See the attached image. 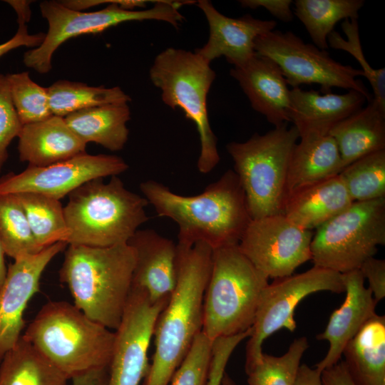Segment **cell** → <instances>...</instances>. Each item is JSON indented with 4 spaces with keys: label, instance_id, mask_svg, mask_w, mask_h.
<instances>
[{
    "label": "cell",
    "instance_id": "5bb4252c",
    "mask_svg": "<svg viewBox=\"0 0 385 385\" xmlns=\"http://www.w3.org/2000/svg\"><path fill=\"white\" fill-rule=\"evenodd\" d=\"M168 299L152 302L146 292L131 286L121 321L115 332L107 385H139L145 378L155 326Z\"/></svg>",
    "mask_w": 385,
    "mask_h": 385
},
{
    "label": "cell",
    "instance_id": "d6a6232c",
    "mask_svg": "<svg viewBox=\"0 0 385 385\" xmlns=\"http://www.w3.org/2000/svg\"><path fill=\"white\" fill-rule=\"evenodd\" d=\"M0 241L5 254L14 260L43 250L38 245L14 194L0 195Z\"/></svg>",
    "mask_w": 385,
    "mask_h": 385
},
{
    "label": "cell",
    "instance_id": "603a6c76",
    "mask_svg": "<svg viewBox=\"0 0 385 385\" xmlns=\"http://www.w3.org/2000/svg\"><path fill=\"white\" fill-rule=\"evenodd\" d=\"M351 200L339 175L303 187L287 196L282 214L312 230L347 209Z\"/></svg>",
    "mask_w": 385,
    "mask_h": 385
},
{
    "label": "cell",
    "instance_id": "1f68e13d",
    "mask_svg": "<svg viewBox=\"0 0 385 385\" xmlns=\"http://www.w3.org/2000/svg\"><path fill=\"white\" fill-rule=\"evenodd\" d=\"M339 175L353 202L385 197V150L357 159Z\"/></svg>",
    "mask_w": 385,
    "mask_h": 385
},
{
    "label": "cell",
    "instance_id": "d6986e66",
    "mask_svg": "<svg viewBox=\"0 0 385 385\" xmlns=\"http://www.w3.org/2000/svg\"><path fill=\"white\" fill-rule=\"evenodd\" d=\"M345 287L344 302L331 314L318 340H327L329 350L324 359L315 365L321 372L337 363L348 342L355 337L363 325L376 313L377 302L371 290L364 286V278L359 270L342 274Z\"/></svg>",
    "mask_w": 385,
    "mask_h": 385
},
{
    "label": "cell",
    "instance_id": "ba28073f",
    "mask_svg": "<svg viewBox=\"0 0 385 385\" xmlns=\"http://www.w3.org/2000/svg\"><path fill=\"white\" fill-rule=\"evenodd\" d=\"M287 125L226 145L252 220L282 213L289 159L299 138L297 128Z\"/></svg>",
    "mask_w": 385,
    "mask_h": 385
},
{
    "label": "cell",
    "instance_id": "7a4b0ae2",
    "mask_svg": "<svg viewBox=\"0 0 385 385\" xmlns=\"http://www.w3.org/2000/svg\"><path fill=\"white\" fill-rule=\"evenodd\" d=\"M212 249L202 242L177 244V280L154 329L155 351L143 385H169L202 332Z\"/></svg>",
    "mask_w": 385,
    "mask_h": 385
},
{
    "label": "cell",
    "instance_id": "8d00e7d4",
    "mask_svg": "<svg viewBox=\"0 0 385 385\" xmlns=\"http://www.w3.org/2000/svg\"><path fill=\"white\" fill-rule=\"evenodd\" d=\"M212 356V342L201 332L169 385H206Z\"/></svg>",
    "mask_w": 385,
    "mask_h": 385
},
{
    "label": "cell",
    "instance_id": "8fae6325",
    "mask_svg": "<svg viewBox=\"0 0 385 385\" xmlns=\"http://www.w3.org/2000/svg\"><path fill=\"white\" fill-rule=\"evenodd\" d=\"M255 51L274 61L292 88L302 84H318L323 92L337 87L357 91L369 101L372 98L356 78L364 76L361 69L340 63L326 50L305 43L292 31L274 29L260 36L255 42Z\"/></svg>",
    "mask_w": 385,
    "mask_h": 385
},
{
    "label": "cell",
    "instance_id": "83f0119b",
    "mask_svg": "<svg viewBox=\"0 0 385 385\" xmlns=\"http://www.w3.org/2000/svg\"><path fill=\"white\" fill-rule=\"evenodd\" d=\"M69 379L22 337L0 362V385H68Z\"/></svg>",
    "mask_w": 385,
    "mask_h": 385
},
{
    "label": "cell",
    "instance_id": "74e56055",
    "mask_svg": "<svg viewBox=\"0 0 385 385\" xmlns=\"http://www.w3.org/2000/svg\"><path fill=\"white\" fill-rule=\"evenodd\" d=\"M22 126L12 102L6 76L0 74V171L8 158L7 148L19 136Z\"/></svg>",
    "mask_w": 385,
    "mask_h": 385
},
{
    "label": "cell",
    "instance_id": "e0dca14e",
    "mask_svg": "<svg viewBox=\"0 0 385 385\" xmlns=\"http://www.w3.org/2000/svg\"><path fill=\"white\" fill-rule=\"evenodd\" d=\"M197 5L207 19L209 38L195 52L209 63L224 56L233 67L244 64L255 55V42L257 37L274 30L277 26L274 20L255 19L248 14L240 18L227 17L207 0H199Z\"/></svg>",
    "mask_w": 385,
    "mask_h": 385
},
{
    "label": "cell",
    "instance_id": "7dc6e473",
    "mask_svg": "<svg viewBox=\"0 0 385 385\" xmlns=\"http://www.w3.org/2000/svg\"><path fill=\"white\" fill-rule=\"evenodd\" d=\"M221 385H236V383L235 381L229 376L228 374L225 372L222 381Z\"/></svg>",
    "mask_w": 385,
    "mask_h": 385
},
{
    "label": "cell",
    "instance_id": "bcb514c9",
    "mask_svg": "<svg viewBox=\"0 0 385 385\" xmlns=\"http://www.w3.org/2000/svg\"><path fill=\"white\" fill-rule=\"evenodd\" d=\"M5 252L0 241V289H1L6 277L7 268L5 264Z\"/></svg>",
    "mask_w": 385,
    "mask_h": 385
},
{
    "label": "cell",
    "instance_id": "52a82bcc",
    "mask_svg": "<svg viewBox=\"0 0 385 385\" xmlns=\"http://www.w3.org/2000/svg\"><path fill=\"white\" fill-rule=\"evenodd\" d=\"M215 77L210 63L181 48L165 49L150 69V80L161 91L163 102L173 109H182L195 124L200 141L197 168L202 174L211 172L220 161L207 108V96Z\"/></svg>",
    "mask_w": 385,
    "mask_h": 385
},
{
    "label": "cell",
    "instance_id": "f546056e",
    "mask_svg": "<svg viewBox=\"0 0 385 385\" xmlns=\"http://www.w3.org/2000/svg\"><path fill=\"white\" fill-rule=\"evenodd\" d=\"M47 90L52 115L63 118L81 110L130 101V96L117 86L93 87L80 82L58 81Z\"/></svg>",
    "mask_w": 385,
    "mask_h": 385
},
{
    "label": "cell",
    "instance_id": "4316f807",
    "mask_svg": "<svg viewBox=\"0 0 385 385\" xmlns=\"http://www.w3.org/2000/svg\"><path fill=\"white\" fill-rule=\"evenodd\" d=\"M68 127L86 144L95 143L120 150L128 139L130 118L128 103L109 104L81 110L64 117Z\"/></svg>",
    "mask_w": 385,
    "mask_h": 385
},
{
    "label": "cell",
    "instance_id": "f35d334b",
    "mask_svg": "<svg viewBox=\"0 0 385 385\" xmlns=\"http://www.w3.org/2000/svg\"><path fill=\"white\" fill-rule=\"evenodd\" d=\"M16 11L18 16L19 28L16 34L9 41L0 44V57L6 53L19 46L38 47L39 46L45 34H29L27 31L26 22L31 16L30 2L27 1H6Z\"/></svg>",
    "mask_w": 385,
    "mask_h": 385
},
{
    "label": "cell",
    "instance_id": "484cf974",
    "mask_svg": "<svg viewBox=\"0 0 385 385\" xmlns=\"http://www.w3.org/2000/svg\"><path fill=\"white\" fill-rule=\"evenodd\" d=\"M345 365L356 385H385V317L375 314L344 347Z\"/></svg>",
    "mask_w": 385,
    "mask_h": 385
},
{
    "label": "cell",
    "instance_id": "ffe728a7",
    "mask_svg": "<svg viewBox=\"0 0 385 385\" xmlns=\"http://www.w3.org/2000/svg\"><path fill=\"white\" fill-rule=\"evenodd\" d=\"M230 73L247 96L252 108L274 127L290 122V90L278 65L258 55L235 66Z\"/></svg>",
    "mask_w": 385,
    "mask_h": 385
},
{
    "label": "cell",
    "instance_id": "ab89813d",
    "mask_svg": "<svg viewBox=\"0 0 385 385\" xmlns=\"http://www.w3.org/2000/svg\"><path fill=\"white\" fill-rule=\"evenodd\" d=\"M242 339V335L236 334L219 338L212 342L211 361L206 385H221L229 359Z\"/></svg>",
    "mask_w": 385,
    "mask_h": 385
},
{
    "label": "cell",
    "instance_id": "44dd1931",
    "mask_svg": "<svg viewBox=\"0 0 385 385\" xmlns=\"http://www.w3.org/2000/svg\"><path fill=\"white\" fill-rule=\"evenodd\" d=\"M366 101L364 95L352 90L338 94L304 91L299 87L292 88L290 122L294 123L299 138L327 135L336 124L361 108Z\"/></svg>",
    "mask_w": 385,
    "mask_h": 385
},
{
    "label": "cell",
    "instance_id": "cb8c5ba5",
    "mask_svg": "<svg viewBox=\"0 0 385 385\" xmlns=\"http://www.w3.org/2000/svg\"><path fill=\"white\" fill-rule=\"evenodd\" d=\"M343 168L368 154L385 150V107L373 98L365 107L336 124L329 131Z\"/></svg>",
    "mask_w": 385,
    "mask_h": 385
},
{
    "label": "cell",
    "instance_id": "f6af8a7d",
    "mask_svg": "<svg viewBox=\"0 0 385 385\" xmlns=\"http://www.w3.org/2000/svg\"><path fill=\"white\" fill-rule=\"evenodd\" d=\"M321 371L312 369L306 364H300L295 385H322Z\"/></svg>",
    "mask_w": 385,
    "mask_h": 385
},
{
    "label": "cell",
    "instance_id": "30bf717a",
    "mask_svg": "<svg viewBox=\"0 0 385 385\" xmlns=\"http://www.w3.org/2000/svg\"><path fill=\"white\" fill-rule=\"evenodd\" d=\"M385 244V197L354 202L317 228L311 242L314 266L344 274L359 270Z\"/></svg>",
    "mask_w": 385,
    "mask_h": 385
},
{
    "label": "cell",
    "instance_id": "d590c367",
    "mask_svg": "<svg viewBox=\"0 0 385 385\" xmlns=\"http://www.w3.org/2000/svg\"><path fill=\"white\" fill-rule=\"evenodd\" d=\"M342 29L346 39L339 33L333 31L328 36V46L334 49L343 50L352 55L361 66L364 77L369 81L373 90L372 98L385 107V69L373 68L364 56L359 38L357 19H345Z\"/></svg>",
    "mask_w": 385,
    "mask_h": 385
},
{
    "label": "cell",
    "instance_id": "ac0fdd59",
    "mask_svg": "<svg viewBox=\"0 0 385 385\" xmlns=\"http://www.w3.org/2000/svg\"><path fill=\"white\" fill-rule=\"evenodd\" d=\"M135 253L132 287L152 302L168 299L177 280V245L154 230H138L128 240Z\"/></svg>",
    "mask_w": 385,
    "mask_h": 385
},
{
    "label": "cell",
    "instance_id": "5b68a950",
    "mask_svg": "<svg viewBox=\"0 0 385 385\" xmlns=\"http://www.w3.org/2000/svg\"><path fill=\"white\" fill-rule=\"evenodd\" d=\"M91 180L68 195L63 207L68 245L110 247L128 243L148 220V200L128 190L118 175Z\"/></svg>",
    "mask_w": 385,
    "mask_h": 385
},
{
    "label": "cell",
    "instance_id": "7bdbcfd3",
    "mask_svg": "<svg viewBox=\"0 0 385 385\" xmlns=\"http://www.w3.org/2000/svg\"><path fill=\"white\" fill-rule=\"evenodd\" d=\"M321 379L322 385H356L343 360L324 369Z\"/></svg>",
    "mask_w": 385,
    "mask_h": 385
},
{
    "label": "cell",
    "instance_id": "7402d4cb",
    "mask_svg": "<svg viewBox=\"0 0 385 385\" xmlns=\"http://www.w3.org/2000/svg\"><path fill=\"white\" fill-rule=\"evenodd\" d=\"M21 161L46 167L86 153V143L57 115L24 125L19 135Z\"/></svg>",
    "mask_w": 385,
    "mask_h": 385
},
{
    "label": "cell",
    "instance_id": "3957f363",
    "mask_svg": "<svg viewBox=\"0 0 385 385\" xmlns=\"http://www.w3.org/2000/svg\"><path fill=\"white\" fill-rule=\"evenodd\" d=\"M59 279L74 305L109 329L120 324L132 286L135 253L128 243L110 247L68 245Z\"/></svg>",
    "mask_w": 385,
    "mask_h": 385
},
{
    "label": "cell",
    "instance_id": "7c38bea8",
    "mask_svg": "<svg viewBox=\"0 0 385 385\" xmlns=\"http://www.w3.org/2000/svg\"><path fill=\"white\" fill-rule=\"evenodd\" d=\"M321 291L344 292L342 274L314 266L302 273L274 279L265 287L246 345L245 369L261 358L262 344L271 334L282 328L295 330L294 313L297 305L308 295Z\"/></svg>",
    "mask_w": 385,
    "mask_h": 385
},
{
    "label": "cell",
    "instance_id": "2e32d148",
    "mask_svg": "<svg viewBox=\"0 0 385 385\" xmlns=\"http://www.w3.org/2000/svg\"><path fill=\"white\" fill-rule=\"evenodd\" d=\"M56 242L36 254H26L14 259L7 268L0 289V362L17 343L25 327L24 310L39 290L41 277L51 260L67 246Z\"/></svg>",
    "mask_w": 385,
    "mask_h": 385
},
{
    "label": "cell",
    "instance_id": "836d02e7",
    "mask_svg": "<svg viewBox=\"0 0 385 385\" xmlns=\"http://www.w3.org/2000/svg\"><path fill=\"white\" fill-rule=\"evenodd\" d=\"M308 347L307 337H301L280 356L263 353L256 363L245 369L248 385H295L301 359Z\"/></svg>",
    "mask_w": 385,
    "mask_h": 385
},
{
    "label": "cell",
    "instance_id": "f1b7e54d",
    "mask_svg": "<svg viewBox=\"0 0 385 385\" xmlns=\"http://www.w3.org/2000/svg\"><path fill=\"white\" fill-rule=\"evenodd\" d=\"M294 14L306 28L314 45L328 48L327 38L339 21L357 19L363 0H297Z\"/></svg>",
    "mask_w": 385,
    "mask_h": 385
},
{
    "label": "cell",
    "instance_id": "8992f818",
    "mask_svg": "<svg viewBox=\"0 0 385 385\" xmlns=\"http://www.w3.org/2000/svg\"><path fill=\"white\" fill-rule=\"evenodd\" d=\"M268 277L237 245L212 250L203 302L202 332L212 342L250 329Z\"/></svg>",
    "mask_w": 385,
    "mask_h": 385
},
{
    "label": "cell",
    "instance_id": "ee69618b",
    "mask_svg": "<svg viewBox=\"0 0 385 385\" xmlns=\"http://www.w3.org/2000/svg\"><path fill=\"white\" fill-rule=\"evenodd\" d=\"M108 374L109 366L88 370L71 379L72 385H107Z\"/></svg>",
    "mask_w": 385,
    "mask_h": 385
},
{
    "label": "cell",
    "instance_id": "6da1fadb",
    "mask_svg": "<svg viewBox=\"0 0 385 385\" xmlns=\"http://www.w3.org/2000/svg\"><path fill=\"white\" fill-rule=\"evenodd\" d=\"M140 189L158 216L178 225L179 245L202 242L212 250L238 245L252 220L244 189L232 170L194 196L175 193L153 180L141 183Z\"/></svg>",
    "mask_w": 385,
    "mask_h": 385
},
{
    "label": "cell",
    "instance_id": "9a60e30c",
    "mask_svg": "<svg viewBox=\"0 0 385 385\" xmlns=\"http://www.w3.org/2000/svg\"><path fill=\"white\" fill-rule=\"evenodd\" d=\"M128 169L119 156L86 153L51 165H29L20 173H10L0 178V195L36 192L61 200L91 180L118 175Z\"/></svg>",
    "mask_w": 385,
    "mask_h": 385
},
{
    "label": "cell",
    "instance_id": "e575fe53",
    "mask_svg": "<svg viewBox=\"0 0 385 385\" xmlns=\"http://www.w3.org/2000/svg\"><path fill=\"white\" fill-rule=\"evenodd\" d=\"M6 78L13 104L23 125L53 115L47 88L33 81L28 72L9 74Z\"/></svg>",
    "mask_w": 385,
    "mask_h": 385
},
{
    "label": "cell",
    "instance_id": "277c9868",
    "mask_svg": "<svg viewBox=\"0 0 385 385\" xmlns=\"http://www.w3.org/2000/svg\"><path fill=\"white\" fill-rule=\"evenodd\" d=\"M21 337L71 379L109 366L115 332L89 319L74 304L51 301Z\"/></svg>",
    "mask_w": 385,
    "mask_h": 385
},
{
    "label": "cell",
    "instance_id": "60d3db41",
    "mask_svg": "<svg viewBox=\"0 0 385 385\" xmlns=\"http://www.w3.org/2000/svg\"><path fill=\"white\" fill-rule=\"evenodd\" d=\"M369 282V289L378 302L385 297V260L371 257L366 260L359 269Z\"/></svg>",
    "mask_w": 385,
    "mask_h": 385
},
{
    "label": "cell",
    "instance_id": "d4e9b609",
    "mask_svg": "<svg viewBox=\"0 0 385 385\" xmlns=\"http://www.w3.org/2000/svg\"><path fill=\"white\" fill-rule=\"evenodd\" d=\"M299 138L289 159L285 200L293 192L337 175L344 169L337 145L332 136L307 135Z\"/></svg>",
    "mask_w": 385,
    "mask_h": 385
},
{
    "label": "cell",
    "instance_id": "4fadbf2b",
    "mask_svg": "<svg viewBox=\"0 0 385 385\" xmlns=\"http://www.w3.org/2000/svg\"><path fill=\"white\" fill-rule=\"evenodd\" d=\"M312 230H304L284 214L252 220L237 246L268 278H282L311 260Z\"/></svg>",
    "mask_w": 385,
    "mask_h": 385
},
{
    "label": "cell",
    "instance_id": "9c48e42d",
    "mask_svg": "<svg viewBox=\"0 0 385 385\" xmlns=\"http://www.w3.org/2000/svg\"><path fill=\"white\" fill-rule=\"evenodd\" d=\"M188 4L193 1H157L150 9L130 10L134 6L132 0H115L102 10L84 12L69 9L61 2L43 1L40 9L48 23V30L39 46L24 53V62L38 73H47L51 68L53 53L64 41L82 34L101 33L126 21L157 20L177 28L183 19L179 9Z\"/></svg>",
    "mask_w": 385,
    "mask_h": 385
},
{
    "label": "cell",
    "instance_id": "4dcf8cb0",
    "mask_svg": "<svg viewBox=\"0 0 385 385\" xmlns=\"http://www.w3.org/2000/svg\"><path fill=\"white\" fill-rule=\"evenodd\" d=\"M14 195L21 205L34 237L41 249L58 242L67 243L69 230L60 200L36 192Z\"/></svg>",
    "mask_w": 385,
    "mask_h": 385
},
{
    "label": "cell",
    "instance_id": "b9f144b4",
    "mask_svg": "<svg viewBox=\"0 0 385 385\" xmlns=\"http://www.w3.org/2000/svg\"><path fill=\"white\" fill-rule=\"evenodd\" d=\"M239 2L243 8H265L275 18L284 22L292 21L294 18L291 9L293 1L291 0H240Z\"/></svg>",
    "mask_w": 385,
    "mask_h": 385
}]
</instances>
